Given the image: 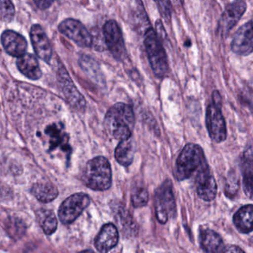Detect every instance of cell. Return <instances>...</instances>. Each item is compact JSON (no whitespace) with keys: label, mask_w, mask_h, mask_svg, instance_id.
<instances>
[{"label":"cell","mask_w":253,"mask_h":253,"mask_svg":"<svg viewBox=\"0 0 253 253\" xmlns=\"http://www.w3.org/2000/svg\"><path fill=\"white\" fill-rule=\"evenodd\" d=\"M135 117L132 107L124 103H118L106 112L104 127L107 134L115 140H124L132 135Z\"/></svg>","instance_id":"6da1fadb"},{"label":"cell","mask_w":253,"mask_h":253,"mask_svg":"<svg viewBox=\"0 0 253 253\" xmlns=\"http://www.w3.org/2000/svg\"><path fill=\"white\" fill-rule=\"evenodd\" d=\"M83 180L85 186L94 191H105L112 185V168L109 161L99 156L90 160L84 169Z\"/></svg>","instance_id":"7a4b0ae2"},{"label":"cell","mask_w":253,"mask_h":253,"mask_svg":"<svg viewBox=\"0 0 253 253\" xmlns=\"http://www.w3.org/2000/svg\"><path fill=\"white\" fill-rule=\"evenodd\" d=\"M206 163L207 160L202 148L189 143L184 146L176 161L174 177L179 181L189 178Z\"/></svg>","instance_id":"3957f363"},{"label":"cell","mask_w":253,"mask_h":253,"mask_svg":"<svg viewBox=\"0 0 253 253\" xmlns=\"http://www.w3.org/2000/svg\"><path fill=\"white\" fill-rule=\"evenodd\" d=\"M221 106L220 93L213 91L211 103L209 104L206 113V126L210 138L217 143L224 141L227 136L226 121L222 114Z\"/></svg>","instance_id":"277c9868"},{"label":"cell","mask_w":253,"mask_h":253,"mask_svg":"<svg viewBox=\"0 0 253 253\" xmlns=\"http://www.w3.org/2000/svg\"><path fill=\"white\" fill-rule=\"evenodd\" d=\"M144 45L154 74L158 78H165L169 71L168 59L161 40L152 28L145 33Z\"/></svg>","instance_id":"5b68a950"},{"label":"cell","mask_w":253,"mask_h":253,"mask_svg":"<svg viewBox=\"0 0 253 253\" xmlns=\"http://www.w3.org/2000/svg\"><path fill=\"white\" fill-rule=\"evenodd\" d=\"M171 180H166L157 189L155 195V208L157 218L166 223L175 214L176 204Z\"/></svg>","instance_id":"8992f818"},{"label":"cell","mask_w":253,"mask_h":253,"mask_svg":"<svg viewBox=\"0 0 253 253\" xmlns=\"http://www.w3.org/2000/svg\"><path fill=\"white\" fill-rule=\"evenodd\" d=\"M103 36L108 49L115 60L124 62L128 58L122 31L115 20L106 22L103 26Z\"/></svg>","instance_id":"52a82bcc"},{"label":"cell","mask_w":253,"mask_h":253,"mask_svg":"<svg viewBox=\"0 0 253 253\" xmlns=\"http://www.w3.org/2000/svg\"><path fill=\"white\" fill-rule=\"evenodd\" d=\"M90 204V198L84 193H77L63 201L59 209V217L62 223H73L87 208Z\"/></svg>","instance_id":"ba28073f"},{"label":"cell","mask_w":253,"mask_h":253,"mask_svg":"<svg viewBox=\"0 0 253 253\" xmlns=\"http://www.w3.org/2000/svg\"><path fill=\"white\" fill-rule=\"evenodd\" d=\"M59 31L82 48H89L93 38L84 24L74 19H66L59 25Z\"/></svg>","instance_id":"9c48e42d"},{"label":"cell","mask_w":253,"mask_h":253,"mask_svg":"<svg viewBox=\"0 0 253 253\" xmlns=\"http://www.w3.org/2000/svg\"><path fill=\"white\" fill-rule=\"evenodd\" d=\"M197 192L198 196L206 201L214 200L217 194V184L207 163L197 171Z\"/></svg>","instance_id":"30bf717a"},{"label":"cell","mask_w":253,"mask_h":253,"mask_svg":"<svg viewBox=\"0 0 253 253\" xmlns=\"http://www.w3.org/2000/svg\"><path fill=\"white\" fill-rule=\"evenodd\" d=\"M58 80L63 93L71 106L77 110H85L86 106L85 98L78 91L64 68L62 67L59 69Z\"/></svg>","instance_id":"8fae6325"},{"label":"cell","mask_w":253,"mask_h":253,"mask_svg":"<svg viewBox=\"0 0 253 253\" xmlns=\"http://www.w3.org/2000/svg\"><path fill=\"white\" fill-rule=\"evenodd\" d=\"M247 10V4L244 1H235L226 5L220 17L219 30L223 35L228 33L236 26Z\"/></svg>","instance_id":"7c38bea8"},{"label":"cell","mask_w":253,"mask_h":253,"mask_svg":"<svg viewBox=\"0 0 253 253\" xmlns=\"http://www.w3.org/2000/svg\"><path fill=\"white\" fill-rule=\"evenodd\" d=\"M253 24L252 20L243 25L235 33L231 43V48L235 54L248 56L253 53Z\"/></svg>","instance_id":"4fadbf2b"},{"label":"cell","mask_w":253,"mask_h":253,"mask_svg":"<svg viewBox=\"0 0 253 253\" xmlns=\"http://www.w3.org/2000/svg\"><path fill=\"white\" fill-rule=\"evenodd\" d=\"M30 38L37 55L45 63H50L52 57V48L46 34L40 25L35 24L31 28Z\"/></svg>","instance_id":"5bb4252c"},{"label":"cell","mask_w":253,"mask_h":253,"mask_svg":"<svg viewBox=\"0 0 253 253\" xmlns=\"http://www.w3.org/2000/svg\"><path fill=\"white\" fill-rule=\"evenodd\" d=\"M1 42L5 51L13 57H20L27 50L26 40L17 32L6 30L2 34Z\"/></svg>","instance_id":"9a60e30c"},{"label":"cell","mask_w":253,"mask_h":253,"mask_svg":"<svg viewBox=\"0 0 253 253\" xmlns=\"http://www.w3.org/2000/svg\"><path fill=\"white\" fill-rule=\"evenodd\" d=\"M119 234L116 226L107 223L100 229L95 239L96 249L101 253H108L118 244Z\"/></svg>","instance_id":"2e32d148"},{"label":"cell","mask_w":253,"mask_h":253,"mask_svg":"<svg viewBox=\"0 0 253 253\" xmlns=\"http://www.w3.org/2000/svg\"><path fill=\"white\" fill-rule=\"evenodd\" d=\"M17 66L20 72L29 79L37 81L42 77V71L38 59L33 54H25L19 57Z\"/></svg>","instance_id":"e0dca14e"},{"label":"cell","mask_w":253,"mask_h":253,"mask_svg":"<svg viewBox=\"0 0 253 253\" xmlns=\"http://www.w3.org/2000/svg\"><path fill=\"white\" fill-rule=\"evenodd\" d=\"M201 248L207 253H217L223 247L221 237L211 229H204L200 235Z\"/></svg>","instance_id":"ac0fdd59"},{"label":"cell","mask_w":253,"mask_h":253,"mask_svg":"<svg viewBox=\"0 0 253 253\" xmlns=\"http://www.w3.org/2000/svg\"><path fill=\"white\" fill-rule=\"evenodd\" d=\"M134 143H133L132 138L127 139V140H121L119 144L115 149V159L118 161V164H121L123 167H127L132 164L134 161Z\"/></svg>","instance_id":"d6986e66"},{"label":"cell","mask_w":253,"mask_h":253,"mask_svg":"<svg viewBox=\"0 0 253 253\" xmlns=\"http://www.w3.org/2000/svg\"><path fill=\"white\" fill-rule=\"evenodd\" d=\"M253 205L241 207L233 217L234 224L241 233L248 234L253 230Z\"/></svg>","instance_id":"ffe728a7"},{"label":"cell","mask_w":253,"mask_h":253,"mask_svg":"<svg viewBox=\"0 0 253 253\" xmlns=\"http://www.w3.org/2000/svg\"><path fill=\"white\" fill-rule=\"evenodd\" d=\"M242 170L244 175V189L247 195L252 198L253 194V150L252 146L247 148L242 157Z\"/></svg>","instance_id":"44dd1931"},{"label":"cell","mask_w":253,"mask_h":253,"mask_svg":"<svg viewBox=\"0 0 253 253\" xmlns=\"http://www.w3.org/2000/svg\"><path fill=\"white\" fill-rule=\"evenodd\" d=\"M32 192L38 201L42 203L54 201L59 194L57 188L49 183H36L32 187Z\"/></svg>","instance_id":"7402d4cb"},{"label":"cell","mask_w":253,"mask_h":253,"mask_svg":"<svg viewBox=\"0 0 253 253\" xmlns=\"http://www.w3.org/2000/svg\"><path fill=\"white\" fill-rule=\"evenodd\" d=\"M37 218L44 232L47 235H52L57 228V220L51 210H40L37 212Z\"/></svg>","instance_id":"603a6c76"},{"label":"cell","mask_w":253,"mask_h":253,"mask_svg":"<svg viewBox=\"0 0 253 253\" xmlns=\"http://www.w3.org/2000/svg\"><path fill=\"white\" fill-rule=\"evenodd\" d=\"M149 201V193L145 186L139 185L133 188L131 202L136 208L144 207Z\"/></svg>","instance_id":"cb8c5ba5"},{"label":"cell","mask_w":253,"mask_h":253,"mask_svg":"<svg viewBox=\"0 0 253 253\" xmlns=\"http://www.w3.org/2000/svg\"><path fill=\"white\" fill-rule=\"evenodd\" d=\"M15 14V8L11 1H0V19L11 22Z\"/></svg>","instance_id":"d4e9b609"},{"label":"cell","mask_w":253,"mask_h":253,"mask_svg":"<svg viewBox=\"0 0 253 253\" xmlns=\"http://www.w3.org/2000/svg\"><path fill=\"white\" fill-rule=\"evenodd\" d=\"M239 185H238V180L235 179V177H230L226 183V186H225V192L228 197L235 196V194L238 192Z\"/></svg>","instance_id":"484cf974"},{"label":"cell","mask_w":253,"mask_h":253,"mask_svg":"<svg viewBox=\"0 0 253 253\" xmlns=\"http://www.w3.org/2000/svg\"><path fill=\"white\" fill-rule=\"evenodd\" d=\"M156 3L158 4V8L161 11V15L167 21H169L171 19V2H169V1H164V2H157Z\"/></svg>","instance_id":"4316f807"},{"label":"cell","mask_w":253,"mask_h":253,"mask_svg":"<svg viewBox=\"0 0 253 253\" xmlns=\"http://www.w3.org/2000/svg\"><path fill=\"white\" fill-rule=\"evenodd\" d=\"M217 253H245L242 249L240 248L238 246H223L221 250Z\"/></svg>","instance_id":"83f0119b"},{"label":"cell","mask_w":253,"mask_h":253,"mask_svg":"<svg viewBox=\"0 0 253 253\" xmlns=\"http://www.w3.org/2000/svg\"><path fill=\"white\" fill-rule=\"evenodd\" d=\"M35 3L41 9H46L49 8L54 2L53 1H35Z\"/></svg>","instance_id":"f1b7e54d"},{"label":"cell","mask_w":253,"mask_h":253,"mask_svg":"<svg viewBox=\"0 0 253 253\" xmlns=\"http://www.w3.org/2000/svg\"><path fill=\"white\" fill-rule=\"evenodd\" d=\"M79 253H94V252L92 251V250H84V251L80 252Z\"/></svg>","instance_id":"f546056e"}]
</instances>
